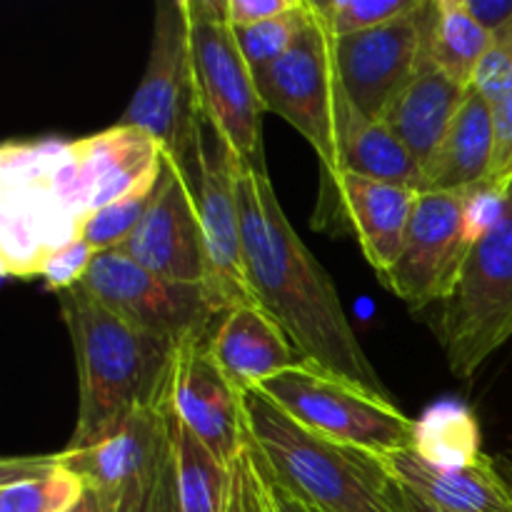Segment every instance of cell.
Returning a JSON list of instances; mask_svg holds the SVG:
<instances>
[{"label":"cell","mask_w":512,"mask_h":512,"mask_svg":"<svg viewBox=\"0 0 512 512\" xmlns=\"http://www.w3.org/2000/svg\"><path fill=\"white\" fill-rule=\"evenodd\" d=\"M233 183L245 278L255 303L283 328L305 363L393 400L350 325L333 278L290 225L268 170L233 158Z\"/></svg>","instance_id":"obj_1"},{"label":"cell","mask_w":512,"mask_h":512,"mask_svg":"<svg viewBox=\"0 0 512 512\" xmlns=\"http://www.w3.org/2000/svg\"><path fill=\"white\" fill-rule=\"evenodd\" d=\"M78 368V418L65 450L108 438L130 415L165 408L178 348L133 328L83 288L60 293Z\"/></svg>","instance_id":"obj_2"},{"label":"cell","mask_w":512,"mask_h":512,"mask_svg":"<svg viewBox=\"0 0 512 512\" xmlns=\"http://www.w3.org/2000/svg\"><path fill=\"white\" fill-rule=\"evenodd\" d=\"M243 400L260 468L315 512H410L380 455L310 433L260 390H243Z\"/></svg>","instance_id":"obj_3"},{"label":"cell","mask_w":512,"mask_h":512,"mask_svg":"<svg viewBox=\"0 0 512 512\" xmlns=\"http://www.w3.org/2000/svg\"><path fill=\"white\" fill-rule=\"evenodd\" d=\"M118 123L153 135L195 193L205 115L195 83L185 0H165L155 8L148 65Z\"/></svg>","instance_id":"obj_4"},{"label":"cell","mask_w":512,"mask_h":512,"mask_svg":"<svg viewBox=\"0 0 512 512\" xmlns=\"http://www.w3.org/2000/svg\"><path fill=\"white\" fill-rule=\"evenodd\" d=\"M65 143H5L0 150V263L5 275L38 278L55 250L80 238V220L53 183Z\"/></svg>","instance_id":"obj_5"},{"label":"cell","mask_w":512,"mask_h":512,"mask_svg":"<svg viewBox=\"0 0 512 512\" xmlns=\"http://www.w3.org/2000/svg\"><path fill=\"white\" fill-rule=\"evenodd\" d=\"M190 53L203 115L235 160L268 170L263 150L265 105L225 15V0H185Z\"/></svg>","instance_id":"obj_6"},{"label":"cell","mask_w":512,"mask_h":512,"mask_svg":"<svg viewBox=\"0 0 512 512\" xmlns=\"http://www.w3.org/2000/svg\"><path fill=\"white\" fill-rule=\"evenodd\" d=\"M285 415L320 438L353 445L373 455L410 450L415 420L378 398L310 363L283 370L258 388Z\"/></svg>","instance_id":"obj_7"},{"label":"cell","mask_w":512,"mask_h":512,"mask_svg":"<svg viewBox=\"0 0 512 512\" xmlns=\"http://www.w3.org/2000/svg\"><path fill=\"white\" fill-rule=\"evenodd\" d=\"M78 288L128 325L178 350L208 340L230 310L228 300L210 283L160 278L118 250L100 253Z\"/></svg>","instance_id":"obj_8"},{"label":"cell","mask_w":512,"mask_h":512,"mask_svg":"<svg viewBox=\"0 0 512 512\" xmlns=\"http://www.w3.org/2000/svg\"><path fill=\"white\" fill-rule=\"evenodd\" d=\"M450 370L473 378L512 338V203L503 223L473 245L438 325Z\"/></svg>","instance_id":"obj_9"},{"label":"cell","mask_w":512,"mask_h":512,"mask_svg":"<svg viewBox=\"0 0 512 512\" xmlns=\"http://www.w3.org/2000/svg\"><path fill=\"white\" fill-rule=\"evenodd\" d=\"M255 83L265 110L288 120L313 145L325 178H335L340 173L338 130L345 93L335 65V38L318 10L298 43L255 73Z\"/></svg>","instance_id":"obj_10"},{"label":"cell","mask_w":512,"mask_h":512,"mask_svg":"<svg viewBox=\"0 0 512 512\" xmlns=\"http://www.w3.org/2000/svg\"><path fill=\"white\" fill-rule=\"evenodd\" d=\"M433 3L365 33L335 38V65L348 103L368 120H385L405 85L425 65Z\"/></svg>","instance_id":"obj_11"},{"label":"cell","mask_w":512,"mask_h":512,"mask_svg":"<svg viewBox=\"0 0 512 512\" xmlns=\"http://www.w3.org/2000/svg\"><path fill=\"white\" fill-rule=\"evenodd\" d=\"M463 208L465 190H428L415 200L400 258L383 283L410 310L443 303L453 293L473 250Z\"/></svg>","instance_id":"obj_12"},{"label":"cell","mask_w":512,"mask_h":512,"mask_svg":"<svg viewBox=\"0 0 512 512\" xmlns=\"http://www.w3.org/2000/svg\"><path fill=\"white\" fill-rule=\"evenodd\" d=\"M140 268L180 283H210L198 200L188 178L165 155L158 188L135 233L118 248Z\"/></svg>","instance_id":"obj_13"},{"label":"cell","mask_w":512,"mask_h":512,"mask_svg":"<svg viewBox=\"0 0 512 512\" xmlns=\"http://www.w3.org/2000/svg\"><path fill=\"white\" fill-rule=\"evenodd\" d=\"M418 195L413 188L380 183L348 170H340L335 178L323 175L313 228L328 230L330 223L340 220L343 230L355 235L380 283H385L403 250Z\"/></svg>","instance_id":"obj_14"},{"label":"cell","mask_w":512,"mask_h":512,"mask_svg":"<svg viewBox=\"0 0 512 512\" xmlns=\"http://www.w3.org/2000/svg\"><path fill=\"white\" fill-rule=\"evenodd\" d=\"M208 340H195L178 350L168 405L173 418L188 433H193L220 463L233 468L248 445L245 400L243 390L213 358Z\"/></svg>","instance_id":"obj_15"},{"label":"cell","mask_w":512,"mask_h":512,"mask_svg":"<svg viewBox=\"0 0 512 512\" xmlns=\"http://www.w3.org/2000/svg\"><path fill=\"white\" fill-rule=\"evenodd\" d=\"M173 455V413L170 405L140 410L100 443L58 453L60 465L83 478L100 495L105 508L125 498L160 473Z\"/></svg>","instance_id":"obj_16"},{"label":"cell","mask_w":512,"mask_h":512,"mask_svg":"<svg viewBox=\"0 0 512 512\" xmlns=\"http://www.w3.org/2000/svg\"><path fill=\"white\" fill-rule=\"evenodd\" d=\"M198 200L200 225L208 250L210 285L228 300V305L255 303L250 295L243 263V235H240V210L235 198L233 158L213 125L205 120L203 143L198 158Z\"/></svg>","instance_id":"obj_17"},{"label":"cell","mask_w":512,"mask_h":512,"mask_svg":"<svg viewBox=\"0 0 512 512\" xmlns=\"http://www.w3.org/2000/svg\"><path fill=\"white\" fill-rule=\"evenodd\" d=\"M85 218L138 190L155 188L163 173L165 150L140 128L115 123L88 138L73 140Z\"/></svg>","instance_id":"obj_18"},{"label":"cell","mask_w":512,"mask_h":512,"mask_svg":"<svg viewBox=\"0 0 512 512\" xmlns=\"http://www.w3.org/2000/svg\"><path fill=\"white\" fill-rule=\"evenodd\" d=\"M380 463L403 493L440 512H512V488L490 455L460 470L435 468L413 450L380 455Z\"/></svg>","instance_id":"obj_19"},{"label":"cell","mask_w":512,"mask_h":512,"mask_svg":"<svg viewBox=\"0 0 512 512\" xmlns=\"http://www.w3.org/2000/svg\"><path fill=\"white\" fill-rule=\"evenodd\" d=\"M208 348L240 390L258 388L305 363L283 328L258 303L233 305L210 335Z\"/></svg>","instance_id":"obj_20"},{"label":"cell","mask_w":512,"mask_h":512,"mask_svg":"<svg viewBox=\"0 0 512 512\" xmlns=\"http://www.w3.org/2000/svg\"><path fill=\"white\" fill-rule=\"evenodd\" d=\"M468 90L448 78L443 70L425 63L405 85L385 118V123L398 133L405 148L418 160L425 178L468 98Z\"/></svg>","instance_id":"obj_21"},{"label":"cell","mask_w":512,"mask_h":512,"mask_svg":"<svg viewBox=\"0 0 512 512\" xmlns=\"http://www.w3.org/2000/svg\"><path fill=\"white\" fill-rule=\"evenodd\" d=\"M340 170L380 183L403 185L425 193V175L403 140L385 120H368L343 100L340 108Z\"/></svg>","instance_id":"obj_22"},{"label":"cell","mask_w":512,"mask_h":512,"mask_svg":"<svg viewBox=\"0 0 512 512\" xmlns=\"http://www.w3.org/2000/svg\"><path fill=\"white\" fill-rule=\"evenodd\" d=\"M493 143V105L470 88L438 158L430 165L425 193L428 190H468L483 185L493 165Z\"/></svg>","instance_id":"obj_23"},{"label":"cell","mask_w":512,"mask_h":512,"mask_svg":"<svg viewBox=\"0 0 512 512\" xmlns=\"http://www.w3.org/2000/svg\"><path fill=\"white\" fill-rule=\"evenodd\" d=\"M410 450L425 463L445 470L470 468L485 458L480 423L460 400H440L415 420Z\"/></svg>","instance_id":"obj_24"},{"label":"cell","mask_w":512,"mask_h":512,"mask_svg":"<svg viewBox=\"0 0 512 512\" xmlns=\"http://www.w3.org/2000/svg\"><path fill=\"white\" fill-rule=\"evenodd\" d=\"M173 483L178 512H230L233 468L220 463L193 433L173 418Z\"/></svg>","instance_id":"obj_25"},{"label":"cell","mask_w":512,"mask_h":512,"mask_svg":"<svg viewBox=\"0 0 512 512\" xmlns=\"http://www.w3.org/2000/svg\"><path fill=\"white\" fill-rule=\"evenodd\" d=\"M493 45L495 40L465 10L463 0H435L428 45H425V63L443 70L463 88H470L480 60L488 55Z\"/></svg>","instance_id":"obj_26"},{"label":"cell","mask_w":512,"mask_h":512,"mask_svg":"<svg viewBox=\"0 0 512 512\" xmlns=\"http://www.w3.org/2000/svg\"><path fill=\"white\" fill-rule=\"evenodd\" d=\"M85 493L88 485L83 483V478L60 465L58 460V465L40 478L3 485L0 512H70Z\"/></svg>","instance_id":"obj_27"},{"label":"cell","mask_w":512,"mask_h":512,"mask_svg":"<svg viewBox=\"0 0 512 512\" xmlns=\"http://www.w3.org/2000/svg\"><path fill=\"white\" fill-rule=\"evenodd\" d=\"M313 15V3L310 0H300L298 8L280 15V18L265 20V23L258 25H248V28H233L240 50H243L245 60L253 68V73H258V70L268 68L270 63L283 58L298 43L300 35L308 30V25L313 23Z\"/></svg>","instance_id":"obj_28"},{"label":"cell","mask_w":512,"mask_h":512,"mask_svg":"<svg viewBox=\"0 0 512 512\" xmlns=\"http://www.w3.org/2000/svg\"><path fill=\"white\" fill-rule=\"evenodd\" d=\"M313 5L333 38H348L413 15L415 10L423 8L425 0H328V3L313 0Z\"/></svg>","instance_id":"obj_29"},{"label":"cell","mask_w":512,"mask_h":512,"mask_svg":"<svg viewBox=\"0 0 512 512\" xmlns=\"http://www.w3.org/2000/svg\"><path fill=\"white\" fill-rule=\"evenodd\" d=\"M155 188L138 190V193L128 195L113 205H105L98 213L85 218L80 225V240H85L98 255L118 250L135 233L143 215L148 213Z\"/></svg>","instance_id":"obj_30"},{"label":"cell","mask_w":512,"mask_h":512,"mask_svg":"<svg viewBox=\"0 0 512 512\" xmlns=\"http://www.w3.org/2000/svg\"><path fill=\"white\" fill-rule=\"evenodd\" d=\"M510 208V193L493 188L483 183L475 188L465 190V208H463V225L465 238L470 245L480 243L485 235L493 233L503 223L505 213Z\"/></svg>","instance_id":"obj_31"},{"label":"cell","mask_w":512,"mask_h":512,"mask_svg":"<svg viewBox=\"0 0 512 512\" xmlns=\"http://www.w3.org/2000/svg\"><path fill=\"white\" fill-rule=\"evenodd\" d=\"M95 258H98V253H95L85 240L75 238L70 240L68 245H63L60 250H55V253L45 260L38 278L48 285V290L65 293V290H73L83 283V278L88 275Z\"/></svg>","instance_id":"obj_32"},{"label":"cell","mask_w":512,"mask_h":512,"mask_svg":"<svg viewBox=\"0 0 512 512\" xmlns=\"http://www.w3.org/2000/svg\"><path fill=\"white\" fill-rule=\"evenodd\" d=\"M108 512H178L175 503V483H173V455L168 463L160 468V473L153 480H148L140 488L130 490L120 503L113 508H105Z\"/></svg>","instance_id":"obj_33"},{"label":"cell","mask_w":512,"mask_h":512,"mask_svg":"<svg viewBox=\"0 0 512 512\" xmlns=\"http://www.w3.org/2000/svg\"><path fill=\"white\" fill-rule=\"evenodd\" d=\"M493 165H490V175L485 183L493 188L512 190V95L493 105Z\"/></svg>","instance_id":"obj_34"},{"label":"cell","mask_w":512,"mask_h":512,"mask_svg":"<svg viewBox=\"0 0 512 512\" xmlns=\"http://www.w3.org/2000/svg\"><path fill=\"white\" fill-rule=\"evenodd\" d=\"M233 473L235 488H238L240 503H243V512H278L273 505V495H270L263 468H260L258 458H255L250 445H245L243 455L233 465Z\"/></svg>","instance_id":"obj_35"},{"label":"cell","mask_w":512,"mask_h":512,"mask_svg":"<svg viewBox=\"0 0 512 512\" xmlns=\"http://www.w3.org/2000/svg\"><path fill=\"white\" fill-rule=\"evenodd\" d=\"M298 5L300 0H225V15H228V23L238 30L280 18Z\"/></svg>","instance_id":"obj_36"},{"label":"cell","mask_w":512,"mask_h":512,"mask_svg":"<svg viewBox=\"0 0 512 512\" xmlns=\"http://www.w3.org/2000/svg\"><path fill=\"white\" fill-rule=\"evenodd\" d=\"M463 3L495 43L512 38V0H463Z\"/></svg>","instance_id":"obj_37"},{"label":"cell","mask_w":512,"mask_h":512,"mask_svg":"<svg viewBox=\"0 0 512 512\" xmlns=\"http://www.w3.org/2000/svg\"><path fill=\"white\" fill-rule=\"evenodd\" d=\"M58 465V455H38V458H5L0 463V488L40 478Z\"/></svg>","instance_id":"obj_38"},{"label":"cell","mask_w":512,"mask_h":512,"mask_svg":"<svg viewBox=\"0 0 512 512\" xmlns=\"http://www.w3.org/2000/svg\"><path fill=\"white\" fill-rule=\"evenodd\" d=\"M265 473V470H263ZM265 480H268V488H270V495H273V505L278 512H315L310 505H305L303 500H298L295 495H290L288 490H283L280 485H275L273 480L265 475Z\"/></svg>","instance_id":"obj_39"},{"label":"cell","mask_w":512,"mask_h":512,"mask_svg":"<svg viewBox=\"0 0 512 512\" xmlns=\"http://www.w3.org/2000/svg\"><path fill=\"white\" fill-rule=\"evenodd\" d=\"M70 512H108V510H105L100 495L93 493V490H88V493L83 495V500H80V503L75 505V508Z\"/></svg>","instance_id":"obj_40"},{"label":"cell","mask_w":512,"mask_h":512,"mask_svg":"<svg viewBox=\"0 0 512 512\" xmlns=\"http://www.w3.org/2000/svg\"><path fill=\"white\" fill-rule=\"evenodd\" d=\"M495 465H498V470L503 473V478L508 480L510 488H512V450H508V453L495 455Z\"/></svg>","instance_id":"obj_41"},{"label":"cell","mask_w":512,"mask_h":512,"mask_svg":"<svg viewBox=\"0 0 512 512\" xmlns=\"http://www.w3.org/2000/svg\"><path fill=\"white\" fill-rule=\"evenodd\" d=\"M405 498H408V505H410V512H440V510H435V508H430V505H425L423 500H418V498H413V495H408L405 493Z\"/></svg>","instance_id":"obj_42"},{"label":"cell","mask_w":512,"mask_h":512,"mask_svg":"<svg viewBox=\"0 0 512 512\" xmlns=\"http://www.w3.org/2000/svg\"><path fill=\"white\" fill-rule=\"evenodd\" d=\"M233 475H235V473H233ZM230 512H243V503H240L238 488H235V493H233V505H230Z\"/></svg>","instance_id":"obj_43"},{"label":"cell","mask_w":512,"mask_h":512,"mask_svg":"<svg viewBox=\"0 0 512 512\" xmlns=\"http://www.w3.org/2000/svg\"><path fill=\"white\" fill-rule=\"evenodd\" d=\"M510 203H512V190H510Z\"/></svg>","instance_id":"obj_44"}]
</instances>
